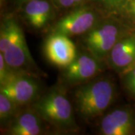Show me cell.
<instances>
[{
	"label": "cell",
	"mask_w": 135,
	"mask_h": 135,
	"mask_svg": "<svg viewBox=\"0 0 135 135\" xmlns=\"http://www.w3.org/2000/svg\"><path fill=\"white\" fill-rule=\"evenodd\" d=\"M0 53L11 69L19 70L35 65L24 33L15 20L8 18L1 24Z\"/></svg>",
	"instance_id": "cell-1"
},
{
	"label": "cell",
	"mask_w": 135,
	"mask_h": 135,
	"mask_svg": "<svg viewBox=\"0 0 135 135\" xmlns=\"http://www.w3.org/2000/svg\"><path fill=\"white\" fill-rule=\"evenodd\" d=\"M114 86L110 80H98L80 86L76 92L77 110L83 118L89 119L100 116L114 98Z\"/></svg>",
	"instance_id": "cell-2"
},
{
	"label": "cell",
	"mask_w": 135,
	"mask_h": 135,
	"mask_svg": "<svg viewBox=\"0 0 135 135\" xmlns=\"http://www.w3.org/2000/svg\"><path fill=\"white\" fill-rule=\"evenodd\" d=\"M34 110L45 121L62 129L76 126L72 106L63 92L53 89L41 97L34 105Z\"/></svg>",
	"instance_id": "cell-3"
},
{
	"label": "cell",
	"mask_w": 135,
	"mask_h": 135,
	"mask_svg": "<svg viewBox=\"0 0 135 135\" xmlns=\"http://www.w3.org/2000/svg\"><path fill=\"white\" fill-rule=\"evenodd\" d=\"M122 38L117 22L108 20L95 25L86 33L84 43L90 54L98 60L109 55L116 42Z\"/></svg>",
	"instance_id": "cell-4"
},
{
	"label": "cell",
	"mask_w": 135,
	"mask_h": 135,
	"mask_svg": "<svg viewBox=\"0 0 135 135\" xmlns=\"http://www.w3.org/2000/svg\"><path fill=\"white\" fill-rule=\"evenodd\" d=\"M39 91L38 82L29 75L20 72H9L5 81L0 84V92L18 105L30 103Z\"/></svg>",
	"instance_id": "cell-5"
},
{
	"label": "cell",
	"mask_w": 135,
	"mask_h": 135,
	"mask_svg": "<svg viewBox=\"0 0 135 135\" xmlns=\"http://www.w3.org/2000/svg\"><path fill=\"white\" fill-rule=\"evenodd\" d=\"M98 23V16L94 9L80 6L63 16L55 24L53 32L68 35H78L87 33Z\"/></svg>",
	"instance_id": "cell-6"
},
{
	"label": "cell",
	"mask_w": 135,
	"mask_h": 135,
	"mask_svg": "<svg viewBox=\"0 0 135 135\" xmlns=\"http://www.w3.org/2000/svg\"><path fill=\"white\" fill-rule=\"evenodd\" d=\"M44 51L49 62L59 68H67L77 58V48L69 36L53 32L47 38Z\"/></svg>",
	"instance_id": "cell-7"
},
{
	"label": "cell",
	"mask_w": 135,
	"mask_h": 135,
	"mask_svg": "<svg viewBox=\"0 0 135 135\" xmlns=\"http://www.w3.org/2000/svg\"><path fill=\"white\" fill-rule=\"evenodd\" d=\"M99 60L92 54H81L77 56L71 65L65 68L64 77L71 83L86 81L99 71Z\"/></svg>",
	"instance_id": "cell-8"
},
{
	"label": "cell",
	"mask_w": 135,
	"mask_h": 135,
	"mask_svg": "<svg viewBox=\"0 0 135 135\" xmlns=\"http://www.w3.org/2000/svg\"><path fill=\"white\" fill-rule=\"evenodd\" d=\"M134 128V118L129 110L112 111L101 121V134L104 135H128Z\"/></svg>",
	"instance_id": "cell-9"
},
{
	"label": "cell",
	"mask_w": 135,
	"mask_h": 135,
	"mask_svg": "<svg viewBox=\"0 0 135 135\" xmlns=\"http://www.w3.org/2000/svg\"><path fill=\"white\" fill-rule=\"evenodd\" d=\"M116 70L128 71L135 64V35L121 38L108 55Z\"/></svg>",
	"instance_id": "cell-10"
},
{
	"label": "cell",
	"mask_w": 135,
	"mask_h": 135,
	"mask_svg": "<svg viewBox=\"0 0 135 135\" xmlns=\"http://www.w3.org/2000/svg\"><path fill=\"white\" fill-rule=\"evenodd\" d=\"M53 16V5L48 0H31L25 4L24 19L35 29L44 28L48 24Z\"/></svg>",
	"instance_id": "cell-11"
},
{
	"label": "cell",
	"mask_w": 135,
	"mask_h": 135,
	"mask_svg": "<svg viewBox=\"0 0 135 135\" xmlns=\"http://www.w3.org/2000/svg\"><path fill=\"white\" fill-rule=\"evenodd\" d=\"M41 117L35 110L20 114L11 125L9 132L12 135H37L41 131Z\"/></svg>",
	"instance_id": "cell-12"
},
{
	"label": "cell",
	"mask_w": 135,
	"mask_h": 135,
	"mask_svg": "<svg viewBox=\"0 0 135 135\" xmlns=\"http://www.w3.org/2000/svg\"><path fill=\"white\" fill-rule=\"evenodd\" d=\"M17 104L5 94L0 92V120L2 125L15 116Z\"/></svg>",
	"instance_id": "cell-13"
},
{
	"label": "cell",
	"mask_w": 135,
	"mask_h": 135,
	"mask_svg": "<svg viewBox=\"0 0 135 135\" xmlns=\"http://www.w3.org/2000/svg\"><path fill=\"white\" fill-rule=\"evenodd\" d=\"M53 3L61 8H70L84 5L89 2H108L110 0H52Z\"/></svg>",
	"instance_id": "cell-14"
},
{
	"label": "cell",
	"mask_w": 135,
	"mask_h": 135,
	"mask_svg": "<svg viewBox=\"0 0 135 135\" xmlns=\"http://www.w3.org/2000/svg\"><path fill=\"white\" fill-rule=\"evenodd\" d=\"M125 78L126 89L132 94L135 95V65L128 69Z\"/></svg>",
	"instance_id": "cell-15"
},
{
	"label": "cell",
	"mask_w": 135,
	"mask_h": 135,
	"mask_svg": "<svg viewBox=\"0 0 135 135\" xmlns=\"http://www.w3.org/2000/svg\"><path fill=\"white\" fill-rule=\"evenodd\" d=\"M9 69H11L5 62L4 56L0 53V84L5 81L7 76L9 74Z\"/></svg>",
	"instance_id": "cell-16"
},
{
	"label": "cell",
	"mask_w": 135,
	"mask_h": 135,
	"mask_svg": "<svg viewBox=\"0 0 135 135\" xmlns=\"http://www.w3.org/2000/svg\"><path fill=\"white\" fill-rule=\"evenodd\" d=\"M124 6L127 12L135 17V0H126Z\"/></svg>",
	"instance_id": "cell-17"
},
{
	"label": "cell",
	"mask_w": 135,
	"mask_h": 135,
	"mask_svg": "<svg viewBox=\"0 0 135 135\" xmlns=\"http://www.w3.org/2000/svg\"><path fill=\"white\" fill-rule=\"evenodd\" d=\"M17 1H18L20 2H29V1H31V0H17Z\"/></svg>",
	"instance_id": "cell-18"
},
{
	"label": "cell",
	"mask_w": 135,
	"mask_h": 135,
	"mask_svg": "<svg viewBox=\"0 0 135 135\" xmlns=\"http://www.w3.org/2000/svg\"><path fill=\"white\" fill-rule=\"evenodd\" d=\"M134 65H135V64H134ZM134 65H133V66H134ZM129 69H130V68H129Z\"/></svg>",
	"instance_id": "cell-19"
}]
</instances>
